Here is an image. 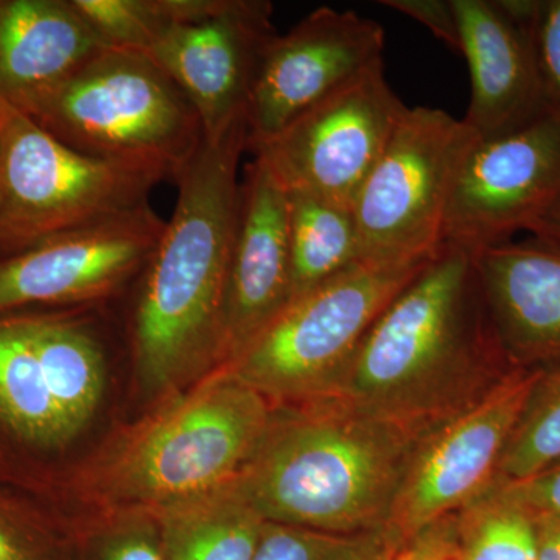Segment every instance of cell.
Instances as JSON below:
<instances>
[{"label": "cell", "instance_id": "19", "mask_svg": "<svg viewBox=\"0 0 560 560\" xmlns=\"http://www.w3.org/2000/svg\"><path fill=\"white\" fill-rule=\"evenodd\" d=\"M33 345L27 313H0V471L9 448L43 456L70 444Z\"/></svg>", "mask_w": 560, "mask_h": 560}, {"label": "cell", "instance_id": "16", "mask_svg": "<svg viewBox=\"0 0 560 560\" xmlns=\"http://www.w3.org/2000/svg\"><path fill=\"white\" fill-rule=\"evenodd\" d=\"M470 72L464 121L480 139L523 127L547 109L533 25L539 0H452Z\"/></svg>", "mask_w": 560, "mask_h": 560}, {"label": "cell", "instance_id": "34", "mask_svg": "<svg viewBox=\"0 0 560 560\" xmlns=\"http://www.w3.org/2000/svg\"><path fill=\"white\" fill-rule=\"evenodd\" d=\"M530 235L560 243V195L529 228Z\"/></svg>", "mask_w": 560, "mask_h": 560}, {"label": "cell", "instance_id": "31", "mask_svg": "<svg viewBox=\"0 0 560 560\" xmlns=\"http://www.w3.org/2000/svg\"><path fill=\"white\" fill-rule=\"evenodd\" d=\"M20 511L0 493V560H39Z\"/></svg>", "mask_w": 560, "mask_h": 560}, {"label": "cell", "instance_id": "21", "mask_svg": "<svg viewBox=\"0 0 560 560\" xmlns=\"http://www.w3.org/2000/svg\"><path fill=\"white\" fill-rule=\"evenodd\" d=\"M165 560H253L260 515L235 482L162 512Z\"/></svg>", "mask_w": 560, "mask_h": 560}, {"label": "cell", "instance_id": "13", "mask_svg": "<svg viewBox=\"0 0 560 560\" xmlns=\"http://www.w3.org/2000/svg\"><path fill=\"white\" fill-rule=\"evenodd\" d=\"M164 226L165 221L145 206L0 260V313L105 300L140 276Z\"/></svg>", "mask_w": 560, "mask_h": 560}, {"label": "cell", "instance_id": "26", "mask_svg": "<svg viewBox=\"0 0 560 560\" xmlns=\"http://www.w3.org/2000/svg\"><path fill=\"white\" fill-rule=\"evenodd\" d=\"M114 49L150 51L180 21L179 0H73Z\"/></svg>", "mask_w": 560, "mask_h": 560}, {"label": "cell", "instance_id": "24", "mask_svg": "<svg viewBox=\"0 0 560 560\" xmlns=\"http://www.w3.org/2000/svg\"><path fill=\"white\" fill-rule=\"evenodd\" d=\"M460 560H537V521L493 492L458 514Z\"/></svg>", "mask_w": 560, "mask_h": 560}, {"label": "cell", "instance_id": "25", "mask_svg": "<svg viewBox=\"0 0 560 560\" xmlns=\"http://www.w3.org/2000/svg\"><path fill=\"white\" fill-rule=\"evenodd\" d=\"M404 544L390 528L335 534L265 522L253 560H388Z\"/></svg>", "mask_w": 560, "mask_h": 560}, {"label": "cell", "instance_id": "12", "mask_svg": "<svg viewBox=\"0 0 560 560\" xmlns=\"http://www.w3.org/2000/svg\"><path fill=\"white\" fill-rule=\"evenodd\" d=\"M385 31L355 11L320 7L276 36L261 60L248 109V147L256 150L305 110L383 61Z\"/></svg>", "mask_w": 560, "mask_h": 560}, {"label": "cell", "instance_id": "22", "mask_svg": "<svg viewBox=\"0 0 560 560\" xmlns=\"http://www.w3.org/2000/svg\"><path fill=\"white\" fill-rule=\"evenodd\" d=\"M290 302L360 261L352 208L289 191Z\"/></svg>", "mask_w": 560, "mask_h": 560}, {"label": "cell", "instance_id": "30", "mask_svg": "<svg viewBox=\"0 0 560 560\" xmlns=\"http://www.w3.org/2000/svg\"><path fill=\"white\" fill-rule=\"evenodd\" d=\"M458 551V514H456L405 541L388 560H452Z\"/></svg>", "mask_w": 560, "mask_h": 560}, {"label": "cell", "instance_id": "6", "mask_svg": "<svg viewBox=\"0 0 560 560\" xmlns=\"http://www.w3.org/2000/svg\"><path fill=\"white\" fill-rule=\"evenodd\" d=\"M272 407L259 390L221 371L121 451L110 469L113 492L164 512L223 489L259 451Z\"/></svg>", "mask_w": 560, "mask_h": 560}, {"label": "cell", "instance_id": "33", "mask_svg": "<svg viewBox=\"0 0 560 560\" xmlns=\"http://www.w3.org/2000/svg\"><path fill=\"white\" fill-rule=\"evenodd\" d=\"M537 560H560V518L536 517Z\"/></svg>", "mask_w": 560, "mask_h": 560}, {"label": "cell", "instance_id": "4", "mask_svg": "<svg viewBox=\"0 0 560 560\" xmlns=\"http://www.w3.org/2000/svg\"><path fill=\"white\" fill-rule=\"evenodd\" d=\"M70 149L176 180L205 142L197 110L149 51L106 47L22 110Z\"/></svg>", "mask_w": 560, "mask_h": 560}, {"label": "cell", "instance_id": "28", "mask_svg": "<svg viewBox=\"0 0 560 560\" xmlns=\"http://www.w3.org/2000/svg\"><path fill=\"white\" fill-rule=\"evenodd\" d=\"M534 517L560 518V460L547 469L526 478L488 490Z\"/></svg>", "mask_w": 560, "mask_h": 560}, {"label": "cell", "instance_id": "9", "mask_svg": "<svg viewBox=\"0 0 560 560\" xmlns=\"http://www.w3.org/2000/svg\"><path fill=\"white\" fill-rule=\"evenodd\" d=\"M540 368H512L420 440L388 528L401 540L469 508L493 482Z\"/></svg>", "mask_w": 560, "mask_h": 560}, {"label": "cell", "instance_id": "11", "mask_svg": "<svg viewBox=\"0 0 560 560\" xmlns=\"http://www.w3.org/2000/svg\"><path fill=\"white\" fill-rule=\"evenodd\" d=\"M560 195V113L478 139L456 178L444 243L478 250L529 231Z\"/></svg>", "mask_w": 560, "mask_h": 560}, {"label": "cell", "instance_id": "35", "mask_svg": "<svg viewBox=\"0 0 560 560\" xmlns=\"http://www.w3.org/2000/svg\"><path fill=\"white\" fill-rule=\"evenodd\" d=\"M452 560H460L459 558V551H458V555L455 556V558H453Z\"/></svg>", "mask_w": 560, "mask_h": 560}, {"label": "cell", "instance_id": "20", "mask_svg": "<svg viewBox=\"0 0 560 560\" xmlns=\"http://www.w3.org/2000/svg\"><path fill=\"white\" fill-rule=\"evenodd\" d=\"M24 312L51 399L73 441L94 418L105 389L102 340L94 324L80 313L65 308Z\"/></svg>", "mask_w": 560, "mask_h": 560}, {"label": "cell", "instance_id": "10", "mask_svg": "<svg viewBox=\"0 0 560 560\" xmlns=\"http://www.w3.org/2000/svg\"><path fill=\"white\" fill-rule=\"evenodd\" d=\"M407 110L381 61L253 153L285 190L352 208Z\"/></svg>", "mask_w": 560, "mask_h": 560}, {"label": "cell", "instance_id": "2", "mask_svg": "<svg viewBox=\"0 0 560 560\" xmlns=\"http://www.w3.org/2000/svg\"><path fill=\"white\" fill-rule=\"evenodd\" d=\"M246 119L205 139L175 180L178 200L140 272L132 355L147 394H162L215 363L232 246Z\"/></svg>", "mask_w": 560, "mask_h": 560}, {"label": "cell", "instance_id": "27", "mask_svg": "<svg viewBox=\"0 0 560 560\" xmlns=\"http://www.w3.org/2000/svg\"><path fill=\"white\" fill-rule=\"evenodd\" d=\"M533 39L545 105L560 113V0H539Z\"/></svg>", "mask_w": 560, "mask_h": 560}, {"label": "cell", "instance_id": "8", "mask_svg": "<svg viewBox=\"0 0 560 560\" xmlns=\"http://www.w3.org/2000/svg\"><path fill=\"white\" fill-rule=\"evenodd\" d=\"M478 139L464 119L445 110L408 108L353 201L361 264L405 265L436 256L453 187Z\"/></svg>", "mask_w": 560, "mask_h": 560}, {"label": "cell", "instance_id": "3", "mask_svg": "<svg viewBox=\"0 0 560 560\" xmlns=\"http://www.w3.org/2000/svg\"><path fill=\"white\" fill-rule=\"evenodd\" d=\"M275 416L235 486L261 521L323 533L388 528L423 431L340 401Z\"/></svg>", "mask_w": 560, "mask_h": 560}, {"label": "cell", "instance_id": "7", "mask_svg": "<svg viewBox=\"0 0 560 560\" xmlns=\"http://www.w3.org/2000/svg\"><path fill=\"white\" fill-rule=\"evenodd\" d=\"M158 176L88 156L0 101V260L150 206Z\"/></svg>", "mask_w": 560, "mask_h": 560}, {"label": "cell", "instance_id": "32", "mask_svg": "<svg viewBox=\"0 0 560 560\" xmlns=\"http://www.w3.org/2000/svg\"><path fill=\"white\" fill-rule=\"evenodd\" d=\"M105 560H165V556L149 534L130 533L110 545Z\"/></svg>", "mask_w": 560, "mask_h": 560}, {"label": "cell", "instance_id": "15", "mask_svg": "<svg viewBox=\"0 0 560 560\" xmlns=\"http://www.w3.org/2000/svg\"><path fill=\"white\" fill-rule=\"evenodd\" d=\"M289 304V194L254 156L241 180L215 363L238 359Z\"/></svg>", "mask_w": 560, "mask_h": 560}, {"label": "cell", "instance_id": "23", "mask_svg": "<svg viewBox=\"0 0 560 560\" xmlns=\"http://www.w3.org/2000/svg\"><path fill=\"white\" fill-rule=\"evenodd\" d=\"M560 460V361L540 366L492 488L526 480Z\"/></svg>", "mask_w": 560, "mask_h": 560}, {"label": "cell", "instance_id": "5", "mask_svg": "<svg viewBox=\"0 0 560 560\" xmlns=\"http://www.w3.org/2000/svg\"><path fill=\"white\" fill-rule=\"evenodd\" d=\"M431 259L353 265L291 301L223 370L272 405L330 399L375 320Z\"/></svg>", "mask_w": 560, "mask_h": 560}, {"label": "cell", "instance_id": "18", "mask_svg": "<svg viewBox=\"0 0 560 560\" xmlns=\"http://www.w3.org/2000/svg\"><path fill=\"white\" fill-rule=\"evenodd\" d=\"M106 47L73 0H0V101L31 108Z\"/></svg>", "mask_w": 560, "mask_h": 560}, {"label": "cell", "instance_id": "17", "mask_svg": "<svg viewBox=\"0 0 560 560\" xmlns=\"http://www.w3.org/2000/svg\"><path fill=\"white\" fill-rule=\"evenodd\" d=\"M490 324L512 368L560 361V243L530 235L475 250Z\"/></svg>", "mask_w": 560, "mask_h": 560}, {"label": "cell", "instance_id": "14", "mask_svg": "<svg viewBox=\"0 0 560 560\" xmlns=\"http://www.w3.org/2000/svg\"><path fill=\"white\" fill-rule=\"evenodd\" d=\"M278 36L267 0H212L201 16L172 25L149 51L189 98L205 139L246 119L265 51Z\"/></svg>", "mask_w": 560, "mask_h": 560}, {"label": "cell", "instance_id": "1", "mask_svg": "<svg viewBox=\"0 0 560 560\" xmlns=\"http://www.w3.org/2000/svg\"><path fill=\"white\" fill-rule=\"evenodd\" d=\"M511 370L475 250L444 243L375 320L327 400L429 433Z\"/></svg>", "mask_w": 560, "mask_h": 560}, {"label": "cell", "instance_id": "29", "mask_svg": "<svg viewBox=\"0 0 560 560\" xmlns=\"http://www.w3.org/2000/svg\"><path fill=\"white\" fill-rule=\"evenodd\" d=\"M381 3L425 25L438 39L459 54L460 33L452 0H383Z\"/></svg>", "mask_w": 560, "mask_h": 560}]
</instances>
